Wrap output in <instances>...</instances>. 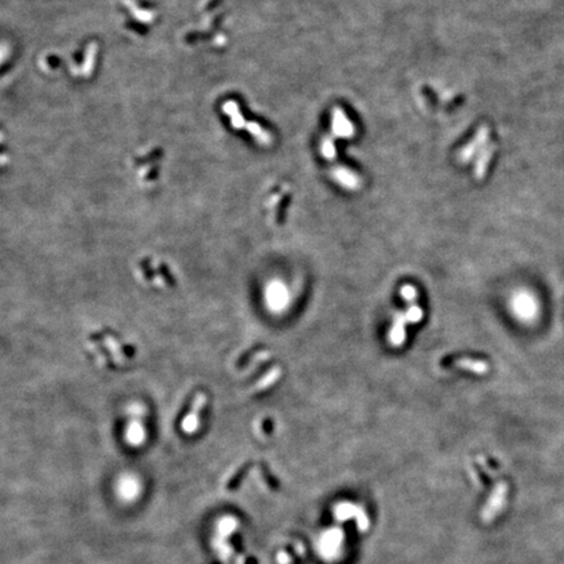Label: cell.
<instances>
[{
	"mask_svg": "<svg viewBox=\"0 0 564 564\" xmlns=\"http://www.w3.org/2000/svg\"><path fill=\"white\" fill-rule=\"evenodd\" d=\"M266 306L270 311L281 312L289 305V292L281 281L269 282L265 288Z\"/></svg>",
	"mask_w": 564,
	"mask_h": 564,
	"instance_id": "1",
	"label": "cell"
},
{
	"mask_svg": "<svg viewBox=\"0 0 564 564\" xmlns=\"http://www.w3.org/2000/svg\"><path fill=\"white\" fill-rule=\"evenodd\" d=\"M205 404H206L205 394L204 393L197 394L195 401H193L192 409H191V411H189L186 417H184V419H183L182 422V429L184 430L186 433L192 434L197 430V427H199L200 425V413H201L202 407H204V405Z\"/></svg>",
	"mask_w": 564,
	"mask_h": 564,
	"instance_id": "2",
	"label": "cell"
},
{
	"mask_svg": "<svg viewBox=\"0 0 564 564\" xmlns=\"http://www.w3.org/2000/svg\"><path fill=\"white\" fill-rule=\"evenodd\" d=\"M448 367H457V369L466 370V371L474 372V374H484L488 371L487 363L483 361H477V359L470 358H455L447 361Z\"/></svg>",
	"mask_w": 564,
	"mask_h": 564,
	"instance_id": "3",
	"label": "cell"
},
{
	"mask_svg": "<svg viewBox=\"0 0 564 564\" xmlns=\"http://www.w3.org/2000/svg\"><path fill=\"white\" fill-rule=\"evenodd\" d=\"M407 324L405 312H397L394 315L393 324L389 330V341L393 346H401L405 341V325Z\"/></svg>",
	"mask_w": 564,
	"mask_h": 564,
	"instance_id": "4",
	"label": "cell"
},
{
	"mask_svg": "<svg viewBox=\"0 0 564 564\" xmlns=\"http://www.w3.org/2000/svg\"><path fill=\"white\" fill-rule=\"evenodd\" d=\"M279 376H281V369H279V367H274V369L270 370V371L268 372L263 379H260L259 382H257L256 389L257 391H264V389H266V388L272 387V385L278 380Z\"/></svg>",
	"mask_w": 564,
	"mask_h": 564,
	"instance_id": "5",
	"label": "cell"
},
{
	"mask_svg": "<svg viewBox=\"0 0 564 564\" xmlns=\"http://www.w3.org/2000/svg\"><path fill=\"white\" fill-rule=\"evenodd\" d=\"M405 317H406L407 323H418V321L422 320L423 317L422 308L417 303H409V308L405 312Z\"/></svg>",
	"mask_w": 564,
	"mask_h": 564,
	"instance_id": "6",
	"label": "cell"
},
{
	"mask_svg": "<svg viewBox=\"0 0 564 564\" xmlns=\"http://www.w3.org/2000/svg\"><path fill=\"white\" fill-rule=\"evenodd\" d=\"M401 295L402 298L407 302V303H415L418 297L417 289L414 288L413 285H404L401 288Z\"/></svg>",
	"mask_w": 564,
	"mask_h": 564,
	"instance_id": "7",
	"label": "cell"
},
{
	"mask_svg": "<svg viewBox=\"0 0 564 564\" xmlns=\"http://www.w3.org/2000/svg\"><path fill=\"white\" fill-rule=\"evenodd\" d=\"M106 345H107V347L111 350L112 354H114V357L116 358V361L122 362L123 359H124V357L122 356V352H120V349H119L118 342L115 341V338H114V337H111V336H106Z\"/></svg>",
	"mask_w": 564,
	"mask_h": 564,
	"instance_id": "8",
	"label": "cell"
},
{
	"mask_svg": "<svg viewBox=\"0 0 564 564\" xmlns=\"http://www.w3.org/2000/svg\"><path fill=\"white\" fill-rule=\"evenodd\" d=\"M120 491H122L123 497L124 498H133L136 494H137V484L132 481L123 482Z\"/></svg>",
	"mask_w": 564,
	"mask_h": 564,
	"instance_id": "9",
	"label": "cell"
}]
</instances>
